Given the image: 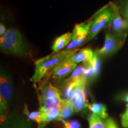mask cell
I'll return each mask as SVG.
<instances>
[{
    "mask_svg": "<svg viewBox=\"0 0 128 128\" xmlns=\"http://www.w3.org/2000/svg\"><path fill=\"white\" fill-rule=\"evenodd\" d=\"M1 52L20 57L32 56L31 50L21 32L15 28L8 29L4 36L0 38Z\"/></svg>",
    "mask_w": 128,
    "mask_h": 128,
    "instance_id": "obj_1",
    "label": "cell"
},
{
    "mask_svg": "<svg viewBox=\"0 0 128 128\" xmlns=\"http://www.w3.org/2000/svg\"><path fill=\"white\" fill-rule=\"evenodd\" d=\"M80 49H75L71 50H62L58 53H54L45 57L36 60L34 62V72L30 78V81L34 84L39 82L42 80L51 73L58 65L70 57Z\"/></svg>",
    "mask_w": 128,
    "mask_h": 128,
    "instance_id": "obj_2",
    "label": "cell"
},
{
    "mask_svg": "<svg viewBox=\"0 0 128 128\" xmlns=\"http://www.w3.org/2000/svg\"><path fill=\"white\" fill-rule=\"evenodd\" d=\"M114 17V12L111 6L108 3L94 14L91 18V25L86 41L82 46L95 38L103 28L110 26Z\"/></svg>",
    "mask_w": 128,
    "mask_h": 128,
    "instance_id": "obj_3",
    "label": "cell"
},
{
    "mask_svg": "<svg viewBox=\"0 0 128 128\" xmlns=\"http://www.w3.org/2000/svg\"><path fill=\"white\" fill-rule=\"evenodd\" d=\"M127 32H108L105 34L104 43L100 49L96 50L99 56H108L118 52L125 44Z\"/></svg>",
    "mask_w": 128,
    "mask_h": 128,
    "instance_id": "obj_4",
    "label": "cell"
},
{
    "mask_svg": "<svg viewBox=\"0 0 128 128\" xmlns=\"http://www.w3.org/2000/svg\"><path fill=\"white\" fill-rule=\"evenodd\" d=\"M13 94L12 81L10 76L2 70L0 75V114L1 122H4L7 117L9 102Z\"/></svg>",
    "mask_w": 128,
    "mask_h": 128,
    "instance_id": "obj_5",
    "label": "cell"
},
{
    "mask_svg": "<svg viewBox=\"0 0 128 128\" xmlns=\"http://www.w3.org/2000/svg\"><path fill=\"white\" fill-rule=\"evenodd\" d=\"M62 99L61 96L39 100L42 124L45 125L49 122L58 120L60 116Z\"/></svg>",
    "mask_w": 128,
    "mask_h": 128,
    "instance_id": "obj_6",
    "label": "cell"
},
{
    "mask_svg": "<svg viewBox=\"0 0 128 128\" xmlns=\"http://www.w3.org/2000/svg\"><path fill=\"white\" fill-rule=\"evenodd\" d=\"M87 80L86 76L80 79L75 86L71 101L75 112H79L87 108V96H86V85Z\"/></svg>",
    "mask_w": 128,
    "mask_h": 128,
    "instance_id": "obj_7",
    "label": "cell"
},
{
    "mask_svg": "<svg viewBox=\"0 0 128 128\" xmlns=\"http://www.w3.org/2000/svg\"><path fill=\"white\" fill-rule=\"evenodd\" d=\"M91 18L87 22L76 24L72 32L71 42L67 46L65 50H71L78 46H82L86 41L90 28Z\"/></svg>",
    "mask_w": 128,
    "mask_h": 128,
    "instance_id": "obj_8",
    "label": "cell"
},
{
    "mask_svg": "<svg viewBox=\"0 0 128 128\" xmlns=\"http://www.w3.org/2000/svg\"><path fill=\"white\" fill-rule=\"evenodd\" d=\"M76 67L77 64L71 61L69 58L58 65L50 74L54 80L56 81H60L72 72Z\"/></svg>",
    "mask_w": 128,
    "mask_h": 128,
    "instance_id": "obj_9",
    "label": "cell"
},
{
    "mask_svg": "<svg viewBox=\"0 0 128 128\" xmlns=\"http://www.w3.org/2000/svg\"><path fill=\"white\" fill-rule=\"evenodd\" d=\"M110 3L114 12V17L109 26L112 32H126V30L128 29V20L122 17L118 4L113 2Z\"/></svg>",
    "mask_w": 128,
    "mask_h": 128,
    "instance_id": "obj_10",
    "label": "cell"
},
{
    "mask_svg": "<svg viewBox=\"0 0 128 128\" xmlns=\"http://www.w3.org/2000/svg\"><path fill=\"white\" fill-rule=\"evenodd\" d=\"M72 37V33L70 32L58 37L55 40L52 46L53 52L58 53L62 51V49H64L65 47H67V46L71 42Z\"/></svg>",
    "mask_w": 128,
    "mask_h": 128,
    "instance_id": "obj_11",
    "label": "cell"
},
{
    "mask_svg": "<svg viewBox=\"0 0 128 128\" xmlns=\"http://www.w3.org/2000/svg\"><path fill=\"white\" fill-rule=\"evenodd\" d=\"M94 52L92 49L89 48H84L80 49L78 52H76L70 57V60L76 64H78L80 62H87L90 60L94 56Z\"/></svg>",
    "mask_w": 128,
    "mask_h": 128,
    "instance_id": "obj_12",
    "label": "cell"
},
{
    "mask_svg": "<svg viewBox=\"0 0 128 128\" xmlns=\"http://www.w3.org/2000/svg\"><path fill=\"white\" fill-rule=\"evenodd\" d=\"M62 95V92L60 90L53 86L50 82H49L41 88L39 98V100H45L57 96H61Z\"/></svg>",
    "mask_w": 128,
    "mask_h": 128,
    "instance_id": "obj_13",
    "label": "cell"
},
{
    "mask_svg": "<svg viewBox=\"0 0 128 128\" xmlns=\"http://www.w3.org/2000/svg\"><path fill=\"white\" fill-rule=\"evenodd\" d=\"M75 112L73 105L71 100L62 99L61 106H60V116L58 120H66L70 118Z\"/></svg>",
    "mask_w": 128,
    "mask_h": 128,
    "instance_id": "obj_14",
    "label": "cell"
},
{
    "mask_svg": "<svg viewBox=\"0 0 128 128\" xmlns=\"http://www.w3.org/2000/svg\"><path fill=\"white\" fill-rule=\"evenodd\" d=\"M87 108L92 112V114L100 117L103 119H107L108 118L107 108L103 103H92L88 104Z\"/></svg>",
    "mask_w": 128,
    "mask_h": 128,
    "instance_id": "obj_15",
    "label": "cell"
},
{
    "mask_svg": "<svg viewBox=\"0 0 128 128\" xmlns=\"http://www.w3.org/2000/svg\"><path fill=\"white\" fill-rule=\"evenodd\" d=\"M85 70L86 68L83 65L76 67L74 71L71 73V76H69V78L64 80V82H76L80 79L85 76Z\"/></svg>",
    "mask_w": 128,
    "mask_h": 128,
    "instance_id": "obj_16",
    "label": "cell"
},
{
    "mask_svg": "<svg viewBox=\"0 0 128 128\" xmlns=\"http://www.w3.org/2000/svg\"><path fill=\"white\" fill-rule=\"evenodd\" d=\"M88 124L89 128H107L106 121L92 113L88 118Z\"/></svg>",
    "mask_w": 128,
    "mask_h": 128,
    "instance_id": "obj_17",
    "label": "cell"
},
{
    "mask_svg": "<svg viewBox=\"0 0 128 128\" xmlns=\"http://www.w3.org/2000/svg\"><path fill=\"white\" fill-rule=\"evenodd\" d=\"M24 113L26 114L28 119L36 122L40 128L42 127V118L41 114L39 111H36V112H30L28 111V109L27 106V104L25 105L24 108L23 110Z\"/></svg>",
    "mask_w": 128,
    "mask_h": 128,
    "instance_id": "obj_18",
    "label": "cell"
},
{
    "mask_svg": "<svg viewBox=\"0 0 128 128\" xmlns=\"http://www.w3.org/2000/svg\"><path fill=\"white\" fill-rule=\"evenodd\" d=\"M76 82H64V92H62L64 97V99L71 100L74 89L75 86Z\"/></svg>",
    "mask_w": 128,
    "mask_h": 128,
    "instance_id": "obj_19",
    "label": "cell"
},
{
    "mask_svg": "<svg viewBox=\"0 0 128 128\" xmlns=\"http://www.w3.org/2000/svg\"><path fill=\"white\" fill-rule=\"evenodd\" d=\"M100 57V56H99V55L96 53V51H94L93 57L92 60H90V64L94 70L97 76H98L100 74L101 69V61Z\"/></svg>",
    "mask_w": 128,
    "mask_h": 128,
    "instance_id": "obj_20",
    "label": "cell"
},
{
    "mask_svg": "<svg viewBox=\"0 0 128 128\" xmlns=\"http://www.w3.org/2000/svg\"><path fill=\"white\" fill-rule=\"evenodd\" d=\"M118 6L120 14L124 19L128 20V0H120Z\"/></svg>",
    "mask_w": 128,
    "mask_h": 128,
    "instance_id": "obj_21",
    "label": "cell"
},
{
    "mask_svg": "<svg viewBox=\"0 0 128 128\" xmlns=\"http://www.w3.org/2000/svg\"><path fill=\"white\" fill-rule=\"evenodd\" d=\"M63 124L64 128H81V124L77 120H60Z\"/></svg>",
    "mask_w": 128,
    "mask_h": 128,
    "instance_id": "obj_22",
    "label": "cell"
},
{
    "mask_svg": "<svg viewBox=\"0 0 128 128\" xmlns=\"http://www.w3.org/2000/svg\"><path fill=\"white\" fill-rule=\"evenodd\" d=\"M121 122L124 128H128V109H126L121 116Z\"/></svg>",
    "mask_w": 128,
    "mask_h": 128,
    "instance_id": "obj_23",
    "label": "cell"
},
{
    "mask_svg": "<svg viewBox=\"0 0 128 128\" xmlns=\"http://www.w3.org/2000/svg\"><path fill=\"white\" fill-rule=\"evenodd\" d=\"M16 128H31L29 122L24 120H22L15 124Z\"/></svg>",
    "mask_w": 128,
    "mask_h": 128,
    "instance_id": "obj_24",
    "label": "cell"
},
{
    "mask_svg": "<svg viewBox=\"0 0 128 128\" xmlns=\"http://www.w3.org/2000/svg\"><path fill=\"white\" fill-rule=\"evenodd\" d=\"M107 128H119L115 121L112 118H108L105 120Z\"/></svg>",
    "mask_w": 128,
    "mask_h": 128,
    "instance_id": "obj_25",
    "label": "cell"
},
{
    "mask_svg": "<svg viewBox=\"0 0 128 128\" xmlns=\"http://www.w3.org/2000/svg\"><path fill=\"white\" fill-rule=\"evenodd\" d=\"M120 98L126 103V109H128V92H124L120 96Z\"/></svg>",
    "mask_w": 128,
    "mask_h": 128,
    "instance_id": "obj_26",
    "label": "cell"
},
{
    "mask_svg": "<svg viewBox=\"0 0 128 128\" xmlns=\"http://www.w3.org/2000/svg\"><path fill=\"white\" fill-rule=\"evenodd\" d=\"M7 31V30H6V26L4 25V24L2 23H0V38L4 36Z\"/></svg>",
    "mask_w": 128,
    "mask_h": 128,
    "instance_id": "obj_27",
    "label": "cell"
},
{
    "mask_svg": "<svg viewBox=\"0 0 128 128\" xmlns=\"http://www.w3.org/2000/svg\"><path fill=\"white\" fill-rule=\"evenodd\" d=\"M13 128H16V126H14V127Z\"/></svg>",
    "mask_w": 128,
    "mask_h": 128,
    "instance_id": "obj_28",
    "label": "cell"
}]
</instances>
